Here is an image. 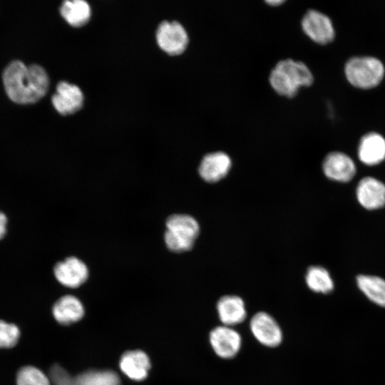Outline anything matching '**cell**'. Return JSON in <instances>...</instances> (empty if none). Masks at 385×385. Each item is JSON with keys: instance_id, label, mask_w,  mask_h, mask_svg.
Returning a JSON list of instances; mask_svg holds the SVG:
<instances>
[{"instance_id": "6da1fadb", "label": "cell", "mask_w": 385, "mask_h": 385, "mask_svg": "<svg viewBox=\"0 0 385 385\" xmlns=\"http://www.w3.org/2000/svg\"><path fill=\"white\" fill-rule=\"evenodd\" d=\"M3 82L9 98L21 104L33 103L46 93L49 79L38 65L26 66L19 61L10 63L3 73Z\"/></svg>"}, {"instance_id": "7a4b0ae2", "label": "cell", "mask_w": 385, "mask_h": 385, "mask_svg": "<svg viewBox=\"0 0 385 385\" xmlns=\"http://www.w3.org/2000/svg\"><path fill=\"white\" fill-rule=\"evenodd\" d=\"M268 81L271 88L278 95L293 98L302 88L309 87L312 84L314 76L304 62L284 58L276 63L271 69Z\"/></svg>"}, {"instance_id": "3957f363", "label": "cell", "mask_w": 385, "mask_h": 385, "mask_svg": "<svg viewBox=\"0 0 385 385\" xmlns=\"http://www.w3.org/2000/svg\"><path fill=\"white\" fill-rule=\"evenodd\" d=\"M165 244L168 250L174 252L190 250L200 232L197 221L187 214L170 215L165 221Z\"/></svg>"}, {"instance_id": "277c9868", "label": "cell", "mask_w": 385, "mask_h": 385, "mask_svg": "<svg viewBox=\"0 0 385 385\" xmlns=\"http://www.w3.org/2000/svg\"><path fill=\"white\" fill-rule=\"evenodd\" d=\"M345 75L354 86L369 89L379 85L384 76V66L376 58L358 56L350 58L345 65Z\"/></svg>"}, {"instance_id": "5b68a950", "label": "cell", "mask_w": 385, "mask_h": 385, "mask_svg": "<svg viewBox=\"0 0 385 385\" xmlns=\"http://www.w3.org/2000/svg\"><path fill=\"white\" fill-rule=\"evenodd\" d=\"M49 379L54 385H120L118 375L111 370H88L72 376L60 365L49 371Z\"/></svg>"}, {"instance_id": "8992f818", "label": "cell", "mask_w": 385, "mask_h": 385, "mask_svg": "<svg viewBox=\"0 0 385 385\" xmlns=\"http://www.w3.org/2000/svg\"><path fill=\"white\" fill-rule=\"evenodd\" d=\"M156 39L160 48L170 56L183 53L189 43L186 29L177 21L161 22L157 29Z\"/></svg>"}, {"instance_id": "52a82bcc", "label": "cell", "mask_w": 385, "mask_h": 385, "mask_svg": "<svg viewBox=\"0 0 385 385\" xmlns=\"http://www.w3.org/2000/svg\"><path fill=\"white\" fill-rule=\"evenodd\" d=\"M250 329L255 339L266 347L274 348L282 342L283 333L279 324L266 312H258L251 317Z\"/></svg>"}, {"instance_id": "ba28073f", "label": "cell", "mask_w": 385, "mask_h": 385, "mask_svg": "<svg viewBox=\"0 0 385 385\" xmlns=\"http://www.w3.org/2000/svg\"><path fill=\"white\" fill-rule=\"evenodd\" d=\"M301 27L304 34L318 44H327L334 38V28L331 19L317 10L310 9L304 14Z\"/></svg>"}, {"instance_id": "9c48e42d", "label": "cell", "mask_w": 385, "mask_h": 385, "mask_svg": "<svg viewBox=\"0 0 385 385\" xmlns=\"http://www.w3.org/2000/svg\"><path fill=\"white\" fill-rule=\"evenodd\" d=\"M209 342L215 354L223 359L235 358L242 347V337L231 327L220 325L209 333Z\"/></svg>"}, {"instance_id": "30bf717a", "label": "cell", "mask_w": 385, "mask_h": 385, "mask_svg": "<svg viewBox=\"0 0 385 385\" xmlns=\"http://www.w3.org/2000/svg\"><path fill=\"white\" fill-rule=\"evenodd\" d=\"M57 281L62 285L76 288L88 279L89 272L87 265L79 258L71 256L57 262L53 267Z\"/></svg>"}, {"instance_id": "8fae6325", "label": "cell", "mask_w": 385, "mask_h": 385, "mask_svg": "<svg viewBox=\"0 0 385 385\" xmlns=\"http://www.w3.org/2000/svg\"><path fill=\"white\" fill-rule=\"evenodd\" d=\"M55 109L62 115L78 111L83 103V94L80 88L66 81L57 84L56 92L51 98Z\"/></svg>"}, {"instance_id": "7c38bea8", "label": "cell", "mask_w": 385, "mask_h": 385, "mask_svg": "<svg viewBox=\"0 0 385 385\" xmlns=\"http://www.w3.org/2000/svg\"><path fill=\"white\" fill-rule=\"evenodd\" d=\"M231 166V158L226 153L215 151L203 156L198 167V173L205 181L216 183L227 175Z\"/></svg>"}, {"instance_id": "4fadbf2b", "label": "cell", "mask_w": 385, "mask_h": 385, "mask_svg": "<svg viewBox=\"0 0 385 385\" xmlns=\"http://www.w3.org/2000/svg\"><path fill=\"white\" fill-rule=\"evenodd\" d=\"M322 168L328 178L343 183L350 181L356 174L352 159L341 152L329 153L324 159Z\"/></svg>"}, {"instance_id": "5bb4252c", "label": "cell", "mask_w": 385, "mask_h": 385, "mask_svg": "<svg viewBox=\"0 0 385 385\" xmlns=\"http://www.w3.org/2000/svg\"><path fill=\"white\" fill-rule=\"evenodd\" d=\"M359 202L367 210H376L385 205V185L372 177L362 178L356 188Z\"/></svg>"}, {"instance_id": "9a60e30c", "label": "cell", "mask_w": 385, "mask_h": 385, "mask_svg": "<svg viewBox=\"0 0 385 385\" xmlns=\"http://www.w3.org/2000/svg\"><path fill=\"white\" fill-rule=\"evenodd\" d=\"M218 318L222 325L233 327L242 323L247 317L244 300L237 295H224L216 304Z\"/></svg>"}, {"instance_id": "2e32d148", "label": "cell", "mask_w": 385, "mask_h": 385, "mask_svg": "<svg viewBox=\"0 0 385 385\" xmlns=\"http://www.w3.org/2000/svg\"><path fill=\"white\" fill-rule=\"evenodd\" d=\"M359 160L367 165H374L385 159V139L377 133L364 135L359 145Z\"/></svg>"}, {"instance_id": "e0dca14e", "label": "cell", "mask_w": 385, "mask_h": 385, "mask_svg": "<svg viewBox=\"0 0 385 385\" xmlns=\"http://www.w3.org/2000/svg\"><path fill=\"white\" fill-rule=\"evenodd\" d=\"M120 370L130 379L142 381L148 375L150 362L147 354L140 350L128 351L120 360Z\"/></svg>"}, {"instance_id": "ac0fdd59", "label": "cell", "mask_w": 385, "mask_h": 385, "mask_svg": "<svg viewBox=\"0 0 385 385\" xmlns=\"http://www.w3.org/2000/svg\"><path fill=\"white\" fill-rule=\"evenodd\" d=\"M52 313L58 323L67 325L80 320L84 314V308L77 297L65 295L56 302Z\"/></svg>"}, {"instance_id": "d6986e66", "label": "cell", "mask_w": 385, "mask_h": 385, "mask_svg": "<svg viewBox=\"0 0 385 385\" xmlns=\"http://www.w3.org/2000/svg\"><path fill=\"white\" fill-rule=\"evenodd\" d=\"M356 284L371 302L385 308V279L373 275L359 274L356 277Z\"/></svg>"}, {"instance_id": "ffe728a7", "label": "cell", "mask_w": 385, "mask_h": 385, "mask_svg": "<svg viewBox=\"0 0 385 385\" xmlns=\"http://www.w3.org/2000/svg\"><path fill=\"white\" fill-rule=\"evenodd\" d=\"M60 12L63 19L75 27L86 24L89 21L91 14L89 4L83 0L63 1L61 6Z\"/></svg>"}, {"instance_id": "44dd1931", "label": "cell", "mask_w": 385, "mask_h": 385, "mask_svg": "<svg viewBox=\"0 0 385 385\" xmlns=\"http://www.w3.org/2000/svg\"><path fill=\"white\" fill-rule=\"evenodd\" d=\"M305 281L307 287L316 293L327 294L334 288L329 272L321 266H311L307 271Z\"/></svg>"}, {"instance_id": "7402d4cb", "label": "cell", "mask_w": 385, "mask_h": 385, "mask_svg": "<svg viewBox=\"0 0 385 385\" xmlns=\"http://www.w3.org/2000/svg\"><path fill=\"white\" fill-rule=\"evenodd\" d=\"M16 385H50L51 381L42 371L34 366L21 367L16 374Z\"/></svg>"}, {"instance_id": "603a6c76", "label": "cell", "mask_w": 385, "mask_h": 385, "mask_svg": "<svg viewBox=\"0 0 385 385\" xmlns=\"http://www.w3.org/2000/svg\"><path fill=\"white\" fill-rule=\"evenodd\" d=\"M20 334V330L16 324L0 319L1 349L14 347L18 343Z\"/></svg>"}, {"instance_id": "cb8c5ba5", "label": "cell", "mask_w": 385, "mask_h": 385, "mask_svg": "<svg viewBox=\"0 0 385 385\" xmlns=\"http://www.w3.org/2000/svg\"><path fill=\"white\" fill-rule=\"evenodd\" d=\"M7 217L1 211H0V240H1L6 233L7 230Z\"/></svg>"}, {"instance_id": "d4e9b609", "label": "cell", "mask_w": 385, "mask_h": 385, "mask_svg": "<svg viewBox=\"0 0 385 385\" xmlns=\"http://www.w3.org/2000/svg\"><path fill=\"white\" fill-rule=\"evenodd\" d=\"M284 2V1H282V0H272V1H266L267 4L272 6H279L282 4Z\"/></svg>"}]
</instances>
